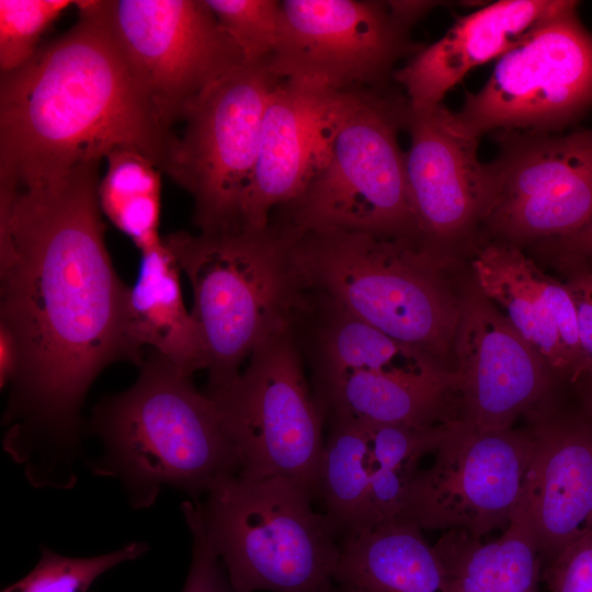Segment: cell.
Masks as SVG:
<instances>
[{"label": "cell", "mask_w": 592, "mask_h": 592, "mask_svg": "<svg viewBox=\"0 0 592 592\" xmlns=\"http://www.w3.org/2000/svg\"><path fill=\"white\" fill-rule=\"evenodd\" d=\"M101 161L0 193V326L19 350L3 449L38 488L77 482L81 409L99 374L144 362L125 332L128 286L104 240Z\"/></svg>", "instance_id": "obj_1"}, {"label": "cell", "mask_w": 592, "mask_h": 592, "mask_svg": "<svg viewBox=\"0 0 592 592\" xmlns=\"http://www.w3.org/2000/svg\"><path fill=\"white\" fill-rule=\"evenodd\" d=\"M0 79V191L38 186L128 148L169 175L178 135L161 117L116 45L96 1Z\"/></svg>", "instance_id": "obj_2"}, {"label": "cell", "mask_w": 592, "mask_h": 592, "mask_svg": "<svg viewBox=\"0 0 592 592\" xmlns=\"http://www.w3.org/2000/svg\"><path fill=\"white\" fill-rule=\"evenodd\" d=\"M90 431L103 446L91 471L118 479L134 509L151 506L163 486L197 500L240 470L213 400L155 351L134 385L95 406Z\"/></svg>", "instance_id": "obj_3"}, {"label": "cell", "mask_w": 592, "mask_h": 592, "mask_svg": "<svg viewBox=\"0 0 592 592\" xmlns=\"http://www.w3.org/2000/svg\"><path fill=\"white\" fill-rule=\"evenodd\" d=\"M289 238L291 263L301 291L330 299L453 371L448 361L462 300L444 273L449 253L413 240L343 230L306 231Z\"/></svg>", "instance_id": "obj_4"}, {"label": "cell", "mask_w": 592, "mask_h": 592, "mask_svg": "<svg viewBox=\"0 0 592 592\" xmlns=\"http://www.w3.org/2000/svg\"><path fill=\"white\" fill-rule=\"evenodd\" d=\"M408 109L407 96L394 86L339 92L320 163L270 223L291 236L343 230L419 241L398 140Z\"/></svg>", "instance_id": "obj_5"}, {"label": "cell", "mask_w": 592, "mask_h": 592, "mask_svg": "<svg viewBox=\"0 0 592 592\" xmlns=\"http://www.w3.org/2000/svg\"><path fill=\"white\" fill-rule=\"evenodd\" d=\"M162 240L192 287L207 386L224 384L259 343L292 323L300 305L291 238L269 224L262 230L177 231Z\"/></svg>", "instance_id": "obj_6"}, {"label": "cell", "mask_w": 592, "mask_h": 592, "mask_svg": "<svg viewBox=\"0 0 592 592\" xmlns=\"http://www.w3.org/2000/svg\"><path fill=\"white\" fill-rule=\"evenodd\" d=\"M311 489L234 475L201 502L206 536L235 592H333L340 533Z\"/></svg>", "instance_id": "obj_7"}, {"label": "cell", "mask_w": 592, "mask_h": 592, "mask_svg": "<svg viewBox=\"0 0 592 592\" xmlns=\"http://www.w3.org/2000/svg\"><path fill=\"white\" fill-rule=\"evenodd\" d=\"M232 379L207 386L240 463V476L283 477L310 489L326 417L310 389L292 323L251 352Z\"/></svg>", "instance_id": "obj_8"}, {"label": "cell", "mask_w": 592, "mask_h": 592, "mask_svg": "<svg viewBox=\"0 0 592 592\" xmlns=\"http://www.w3.org/2000/svg\"><path fill=\"white\" fill-rule=\"evenodd\" d=\"M439 4L429 0H283L280 44L269 70L280 80L334 92L394 86L396 65L423 46L413 25Z\"/></svg>", "instance_id": "obj_9"}, {"label": "cell", "mask_w": 592, "mask_h": 592, "mask_svg": "<svg viewBox=\"0 0 592 592\" xmlns=\"http://www.w3.org/2000/svg\"><path fill=\"white\" fill-rule=\"evenodd\" d=\"M578 5L563 0L498 58L482 88L465 93L456 115L470 133H554L592 109V32Z\"/></svg>", "instance_id": "obj_10"}, {"label": "cell", "mask_w": 592, "mask_h": 592, "mask_svg": "<svg viewBox=\"0 0 592 592\" xmlns=\"http://www.w3.org/2000/svg\"><path fill=\"white\" fill-rule=\"evenodd\" d=\"M277 79L269 60L243 64L189 109L169 173L194 201L200 232L240 230L258 158L264 111Z\"/></svg>", "instance_id": "obj_11"}, {"label": "cell", "mask_w": 592, "mask_h": 592, "mask_svg": "<svg viewBox=\"0 0 592 592\" xmlns=\"http://www.w3.org/2000/svg\"><path fill=\"white\" fill-rule=\"evenodd\" d=\"M98 10L164 122L244 64L205 0H102Z\"/></svg>", "instance_id": "obj_12"}, {"label": "cell", "mask_w": 592, "mask_h": 592, "mask_svg": "<svg viewBox=\"0 0 592 592\" xmlns=\"http://www.w3.org/2000/svg\"><path fill=\"white\" fill-rule=\"evenodd\" d=\"M481 226L493 241L556 240L592 216V127L566 135L493 133Z\"/></svg>", "instance_id": "obj_13"}, {"label": "cell", "mask_w": 592, "mask_h": 592, "mask_svg": "<svg viewBox=\"0 0 592 592\" xmlns=\"http://www.w3.org/2000/svg\"><path fill=\"white\" fill-rule=\"evenodd\" d=\"M532 448L530 426L485 432L451 422L432 465L411 481L397 520L479 538L504 531L521 502Z\"/></svg>", "instance_id": "obj_14"}, {"label": "cell", "mask_w": 592, "mask_h": 592, "mask_svg": "<svg viewBox=\"0 0 592 592\" xmlns=\"http://www.w3.org/2000/svg\"><path fill=\"white\" fill-rule=\"evenodd\" d=\"M454 356L459 420L480 431L512 429L556 402L546 360L479 291L462 299Z\"/></svg>", "instance_id": "obj_15"}, {"label": "cell", "mask_w": 592, "mask_h": 592, "mask_svg": "<svg viewBox=\"0 0 592 592\" xmlns=\"http://www.w3.org/2000/svg\"><path fill=\"white\" fill-rule=\"evenodd\" d=\"M405 130L406 179L418 239L423 246L451 253L481 226L489 201L487 162L478 157L480 138L439 104H409Z\"/></svg>", "instance_id": "obj_16"}, {"label": "cell", "mask_w": 592, "mask_h": 592, "mask_svg": "<svg viewBox=\"0 0 592 592\" xmlns=\"http://www.w3.org/2000/svg\"><path fill=\"white\" fill-rule=\"evenodd\" d=\"M526 420L533 448L520 504L543 568L592 530V421L557 402Z\"/></svg>", "instance_id": "obj_17"}, {"label": "cell", "mask_w": 592, "mask_h": 592, "mask_svg": "<svg viewBox=\"0 0 592 592\" xmlns=\"http://www.w3.org/2000/svg\"><path fill=\"white\" fill-rule=\"evenodd\" d=\"M338 93L307 82L277 81L263 115L241 229H265L273 212L303 191L326 151Z\"/></svg>", "instance_id": "obj_18"}, {"label": "cell", "mask_w": 592, "mask_h": 592, "mask_svg": "<svg viewBox=\"0 0 592 592\" xmlns=\"http://www.w3.org/2000/svg\"><path fill=\"white\" fill-rule=\"evenodd\" d=\"M563 0H500L454 23L392 75L410 106L442 104L446 93L475 67L500 58Z\"/></svg>", "instance_id": "obj_19"}, {"label": "cell", "mask_w": 592, "mask_h": 592, "mask_svg": "<svg viewBox=\"0 0 592 592\" xmlns=\"http://www.w3.org/2000/svg\"><path fill=\"white\" fill-rule=\"evenodd\" d=\"M325 414L365 424L430 428L459 420V379L449 372L426 378L350 373L314 385Z\"/></svg>", "instance_id": "obj_20"}, {"label": "cell", "mask_w": 592, "mask_h": 592, "mask_svg": "<svg viewBox=\"0 0 592 592\" xmlns=\"http://www.w3.org/2000/svg\"><path fill=\"white\" fill-rule=\"evenodd\" d=\"M180 269L163 240L141 250L137 280L125 299V332L130 344L144 345L192 376L206 369L200 329L185 308Z\"/></svg>", "instance_id": "obj_21"}, {"label": "cell", "mask_w": 592, "mask_h": 592, "mask_svg": "<svg viewBox=\"0 0 592 592\" xmlns=\"http://www.w3.org/2000/svg\"><path fill=\"white\" fill-rule=\"evenodd\" d=\"M314 315V385L350 373L426 378L449 372L422 352L353 317L330 299L303 291Z\"/></svg>", "instance_id": "obj_22"}, {"label": "cell", "mask_w": 592, "mask_h": 592, "mask_svg": "<svg viewBox=\"0 0 592 592\" xmlns=\"http://www.w3.org/2000/svg\"><path fill=\"white\" fill-rule=\"evenodd\" d=\"M334 580L350 592H448L434 546L401 520L345 538Z\"/></svg>", "instance_id": "obj_23"}, {"label": "cell", "mask_w": 592, "mask_h": 592, "mask_svg": "<svg viewBox=\"0 0 592 592\" xmlns=\"http://www.w3.org/2000/svg\"><path fill=\"white\" fill-rule=\"evenodd\" d=\"M473 270L479 292L546 360L558 384L570 386L569 363L542 293L539 267L520 246L487 241L476 248Z\"/></svg>", "instance_id": "obj_24"}, {"label": "cell", "mask_w": 592, "mask_h": 592, "mask_svg": "<svg viewBox=\"0 0 592 592\" xmlns=\"http://www.w3.org/2000/svg\"><path fill=\"white\" fill-rule=\"evenodd\" d=\"M448 592H539L542 561L521 504L502 534L483 543L465 531H445L435 544Z\"/></svg>", "instance_id": "obj_25"}, {"label": "cell", "mask_w": 592, "mask_h": 592, "mask_svg": "<svg viewBox=\"0 0 592 592\" xmlns=\"http://www.w3.org/2000/svg\"><path fill=\"white\" fill-rule=\"evenodd\" d=\"M325 437L311 491L343 540L368 530L371 444L366 424L350 417L326 415Z\"/></svg>", "instance_id": "obj_26"}, {"label": "cell", "mask_w": 592, "mask_h": 592, "mask_svg": "<svg viewBox=\"0 0 592 592\" xmlns=\"http://www.w3.org/2000/svg\"><path fill=\"white\" fill-rule=\"evenodd\" d=\"M41 549V559L33 570L2 592H88L101 574L139 558L148 546L134 542L112 553L86 558L61 556L45 546Z\"/></svg>", "instance_id": "obj_27"}, {"label": "cell", "mask_w": 592, "mask_h": 592, "mask_svg": "<svg viewBox=\"0 0 592 592\" xmlns=\"http://www.w3.org/2000/svg\"><path fill=\"white\" fill-rule=\"evenodd\" d=\"M219 25L239 48L244 64H255L275 53L283 29L281 1L205 0Z\"/></svg>", "instance_id": "obj_28"}, {"label": "cell", "mask_w": 592, "mask_h": 592, "mask_svg": "<svg viewBox=\"0 0 592 592\" xmlns=\"http://www.w3.org/2000/svg\"><path fill=\"white\" fill-rule=\"evenodd\" d=\"M76 1L0 0V70L11 72L38 50L42 34Z\"/></svg>", "instance_id": "obj_29"}, {"label": "cell", "mask_w": 592, "mask_h": 592, "mask_svg": "<svg viewBox=\"0 0 592 592\" xmlns=\"http://www.w3.org/2000/svg\"><path fill=\"white\" fill-rule=\"evenodd\" d=\"M105 160L107 169L100 180L98 196L100 208L107 218L161 196L160 170L143 153L118 148Z\"/></svg>", "instance_id": "obj_30"}, {"label": "cell", "mask_w": 592, "mask_h": 592, "mask_svg": "<svg viewBox=\"0 0 592 592\" xmlns=\"http://www.w3.org/2000/svg\"><path fill=\"white\" fill-rule=\"evenodd\" d=\"M181 508L192 535L191 565L182 592H235L206 536L201 502L185 501Z\"/></svg>", "instance_id": "obj_31"}, {"label": "cell", "mask_w": 592, "mask_h": 592, "mask_svg": "<svg viewBox=\"0 0 592 592\" xmlns=\"http://www.w3.org/2000/svg\"><path fill=\"white\" fill-rule=\"evenodd\" d=\"M539 283L569 363L571 387L587 374V361L580 341L576 305L565 283L543 272L539 275Z\"/></svg>", "instance_id": "obj_32"}, {"label": "cell", "mask_w": 592, "mask_h": 592, "mask_svg": "<svg viewBox=\"0 0 592 592\" xmlns=\"http://www.w3.org/2000/svg\"><path fill=\"white\" fill-rule=\"evenodd\" d=\"M550 592H592V530L542 568Z\"/></svg>", "instance_id": "obj_33"}, {"label": "cell", "mask_w": 592, "mask_h": 592, "mask_svg": "<svg viewBox=\"0 0 592 592\" xmlns=\"http://www.w3.org/2000/svg\"><path fill=\"white\" fill-rule=\"evenodd\" d=\"M558 260L566 271L565 284L576 305L580 341L587 361L585 375H589L592 374V284L588 274L589 262L563 255H558Z\"/></svg>", "instance_id": "obj_34"}, {"label": "cell", "mask_w": 592, "mask_h": 592, "mask_svg": "<svg viewBox=\"0 0 592 592\" xmlns=\"http://www.w3.org/2000/svg\"><path fill=\"white\" fill-rule=\"evenodd\" d=\"M557 255L573 257L592 263V216L573 234L550 241Z\"/></svg>", "instance_id": "obj_35"}, {"label": "cell", "mask_w": 592, "mask_h": 592, "mask_svg": "<svg viewBox=\"0 0 592 592\" xmlns=\"http://www.w3.org/2000/svg\"><path fill=\"white\" fill-rule=\"evenodd\" d=\"M19 367V350L10 332L0 326V386L13 380Z\"/></svg>", "instance_id": "obj_36"}, {"label": "cell", "mask_w": 592, "mask_h": 592, "mask_svg": "<svg viewBox=\"0 0 592 592\" xmlns=\"http://www.w3.org/2000/svg\"><path fill=\"white\" fill-rule=\"evenodd\" d=\"M571 387L577 395L579 408L592 421V374L583 376Z\"/></svg>", "instance_id": "obj_37"}, {"label": "cell", "mask_w": 592, "mask_h": 592, "mask_svg": "<svg viewBox=\"0 0 592 592\" xmlns=\"http://www.w3.org/2000/svg\"><path fill=\"white\" fill-rule=\"evenodd\" d=\"M588 274H589L590 282L592 284V263L591 262H589L588 264Z\"/></svg>", "instance_id": "obj_38"}, {"label": "cell", "mask_w": 592, "mask_h": 592, "mask_svg": "<svg viewBox=\"0 0 592 592\" xmlns=\"http://www.w3.org/2000/svg\"><path fill=\"white\" fill-rule=\"evenodd\" d=\"M333 592H350V591L337 585Z\"/></svg>", "instance_id": "obj_39"}]
</instances>
